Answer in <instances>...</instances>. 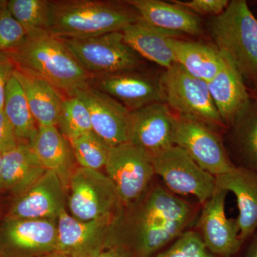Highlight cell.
<instances>
[{"label": "cell", "mask_w": 257, "mask_h": 257, "mask_svg": "<svg viewBox=\"0 0 257 257\" xmlns=\"http://www.w3.org/2000/svg\"><path fill=\"white\" fill-rule=\"evenodd\" d=\"M49 8L47 0H10L7 5V9L28 35L48 32Z\"/></svg>", "instance_id": "cell-28"}, {"label": "cell", "mask_w": 257, "mask_h": 257, "mask_svg": "<svg viewBox=\"0 0 257 257\" xmlns=\"http://www.w3.org/2000/svg\"><path fill=\"white\" fill-rule=\"evenodd\" d=\"M56 126L68 140L93 131L87 106L77 96L64 97Z\"/></svg>", "instance_id": "cell-30"}, {"label": "cell", "mask_w": 257, "mask_h": 257, "mask_svg": "<svg viewBox=\"0 0 257 257\" xmlns=\"http://www.w3.org/2000/svg\"><path fill=\"white\" fill-rule=\"evenodd\" d=\"M0 257H3V255H2L1 253H0Z\"/></svg>", "instance_id": "cell-42"}, {"label": "cell", "mask_w": 257, "mask_h": 257, "mask_svg": "<svg viewBox=\"0 0 257 257\" xmlns=\"http://www.w3.org/2000/svg\"><path fill=\"white\" fill-rule=\"evenodd\" d=\"M5 213H6V211H5L4 208H3V205L0 203V220L4 217Z\"/></svg>", "instance_id": "cell-39"}, {"label": "cell", "mask_w": 257, "mask_h": 257, "mask_svg": "<svg viewBox=\"0 0 257 257\" xmlns=\"http://www.w3.org/2000/svg\"><path fill=\"white\" fill-rule=\"evenodd\" d=\"M155 175L171 192L194 196L204 204L215 190V177L203 170L180 147L173 145L150 157Z\"/></svg>", "instance_id": "cell-10"}, {"label": "cell", "mask_w": 257, "mask_h": 257, "mask_svg": "<svg viewBox=\"0 0 257 257\" xmlns=\"http://www.w3.org/2000/svg\"><path fill=\"white\" fill-rule=\"evenodd\" d=\"M125 3L138 13L142 20L157 28L178 35L202 33L200 18L175 3L170 4L160 0H128Z\"/></svg>", "instance_id": "cell-22"}, {"label": "cell", "mask_w": 257, "mask_h": 257, "mask_svg": "<svg viewBox=\"0 0 257 257\" xmlns=\"http://www.w3.org/2000/svg\"><path fill=\"white\" fill-rule=\"evenodd\" d=\"M40 257H68L63 253L58 252V251H54V252L47 253V254L44 255V256Z\"/></svg>", "instance_id": "cell-37"}, {"label": "cell", "mask_w": 257, "mask_h": 257, "mask_svg": "<svg viewBox=\"0 0 257 257\" xmlns=\"http://www.w3.org/2000/svg\"><path fill=\"white\" fill-rule=\"evenodd\" d=\"M25 29L6 8L0 10V52H8L23 43L26 39Z\"/></svg>", "instance_id": "cell-32"}, {"label": "cell", "mask_w": 257, "mask_h": 257, "mask_svg": "<svg viewBox=\"0 0 257 257\" xmlns=\"http://www.w3.org/2000/svg\"><path fill=\"white\" fill-rule=\"evenodd\" d=\"M227 192L216 187L211 197L203 204L198 226L203 242L213 254L231 257L242 246L236 220L227 218L225 202Z\"/></svg>", "instance_id": "cell-15"}, {"label": "cell", "mask_w": 257, "mask_h": 257, "mask_svg": "<svg viewBox=\"0 0 257 257\" xmlns=\"http://www.w3.org/2000/svg\"><path fill=\"white\" fill-rule=\"evenodd\" d=\"M125 42L141 57L165 69L176 64L168 40L179 35L149 25L140 20L122 30Z\"/></svg>", "instance_id": "cell-24"}, {"label": "cell", "mask_w": 257, "mask_h": 257, "mask_svg": "<svg viewBox=\"0 0 257 257\" xmlns=\"http://www.w3.org/2000/svg\"><path fill=\"white\" fill-rule=\"evenodd\" d=\"M133 204L130 216L124 214L121 239L130 238L138 257H152L179 238L195 215L193 206L161 186L147 189Z\"/></svg>", "instance_id": "cell-1"}, {"label": "cell", "mask_w": 257, "mask_h": 257, "mask_svg": "<svg viewBox=\"0 0 257 257\" xmlns=\"http://www.w3.org/2000/svg\"><path fill=\"white\" fill-rule=\"evenodd\" d=\"M16 65L5 52H0V109L4 106L5 90L10 78L14 74Z\"/></svg>", "instance_id": "cell-34"}, {"label": "cell", "mask_w": 257, "mask_h": 257, "mask_svg": "<svg viewBox=\"0 0 257 257\" xmlns=\"http://www.w3.org/2000/svg\"><path fill=\"white\" fill-rule=\"evenodd\" d=\"M3 111L18 141L30 143L39 126L30 110L23 88L14 74L6 87Z\"/></svg>", "instance_id": "cell-26"}, {"label": "cell", "mask_w": 257, "mask_h": 257, "mask_svg": "<svg viewBox=\"0 0 257 257\" xmlns=\"http://www.w3.org/2000/svg\"><path fill=\"white\" fill-rule=\"evenodd\" d=\"M216 187L232 192L237 202L236 219L242 242L257 231V173L235 166L227 173L215 177Z\"/></svg>", "instance_id": "cell-19"}, {"label": "cell", "mask_w": 257, "mask_h": 257, "mask_svg": "<svg viewBox=\"0 0 257 257\" xmlns=\"http://www.w3.org/2000/svg\"><path fill=\"white\" fill-rule=\"evenodd\" d=\"M173 144L214 177L235 167L214 128L198 120L175 115Z\"/></svg>", "instance_id": "cell-9"}, {"label": "cell", "mask_w": 257, "mask_h": 257, "mask_svg": "<svg viewBox=\"0 0 257 257\" xmlns=\"http://www.w3.org/2000/svg\"><path fill=\"white\" fill-rule=\"evenodd\" d=\"M60 39L83 68L94 77L137 70L142 64V57L125 42L121 31Z\"/></svg>", "instance_id": "cell-7"}, {"label": "cell", "mask_w": 257, "mask_h": 257, "mask_svg": "<svg viewBox=\"0 0 257 257\" xmlns=\"http://www.w3.org/2000/svg\"><path fill=\"white\" fill-rule=\"evenodd\" d=\"M168 43L176 64L193 77L208 82L219 72L223 55L215 46L176 37L169 39Z\"/></svg>", "instance_id": "cell-25"}, {"label": "cell", "mask_w": 257, "mask_h": 257, "mask_svg": "<svg viewBox=\"0 0 257 257\" xmlns=\"http://www.w3.org/2000/svg\"><path fill=\"white\" fill-rule=\"evenodd\" d=\"M190 12L201 15L218 16L221 14L229 5L228 0H192V1H172Z\"/></svg>", "instance_id": "cell-33"}, {"label": "cell", "mask_w": 257, "mask_h": 257, "mask_svg": "<svg viewBox=\"0 0 257 257\" xmlns=\"http://www.w3.org/2000/svg\"><path fill=\"white\" fill-rule=\"evenodd\" d=\"M92 85L109 94L128 111L162 102L159 79L136 70L96 76Z\"/></svg>", "instance_id": "cell-17"}, {"label": "cell", "mask_w": 257, "mask_h": 257, "mask_svg": "<svg viewBox=\"0 0 257 257\" xmlns=\"http://www.w3.org/2000/svg\"><path fill=\"white\" fill-rule=\"evenodd\" d=\"M67 205L71 216L91 221L123 211L114 184L100 171L77 167L69 180Z\"/></svg>", "instance_id": "cell-8"}, {"label": "cell", "mask_w": 257, "mask_h": 257, "mask_svg": "<svg viewBox=\"0 0 257 257\" xmlns=\"http://www.w3.org/2000/svg\"><path fill=\"white\" fill-rule=\"evenodd\" d=\"M162 102L173 114L198 120L216 128L224 126L211 99L207 83L175 64L159 77Z\"/></svg>", "instance_id": "cell-6"}, {"label": "cell", "mask_w": 257, "mask_h": 257, "mask_svg": "<svg viewBox=\"0 0 257 257\" xmlns=\"http://www.w3.org/2000/svg\"><path fill=\"white\" fill-rule=\"evenodd\" d=\"M222 55V64L219 72L207 83L223 124L231 126L247 106L251 98L242 74L226 56Z\"/></svg>", "instance_id": "cell-18"}, {"label": "cell", "mask_w": 257, "mask_h": 257, "mask_svg": "<svg viewBox=\"0 0 257 257\" xmlns=\"http://www.w3.org/2000/svg\"><path fill=\"white\" fill-rule=\"evenodd\" d=\"M73 96L84 101L90 114L93 132L109 146L128 142L130 111L121 103L92 85L78 91Z\"/></svg>", "instance_id": "cell-16"}, {"label": "cell", "mask_w": 257, "mask_h": 257, "mask_svg": "<svg viewBox=\"0 0 257 257\" xmlns=\"http://www.w3.org/2000/svg\"><path fill=\"white\" fill-rule=\"evenodd\" d=\"M14 76L23 88L38 126H56L65 96L46 79L16 66Z\"/></svg>", "instance_id": "cell-21"}, {"label": "cell", "mask_w": 257, "mask_h": 257, "mask_svg": "<svg viewBox=\"0 0 257 257\" xmlns=\"http://www.w3.org/2000/svg\"><path fill=\"white\" fill-rule=\"evenodd\" d=\"M140 20L125 2L55 0L50 1L48 32L59 38H87L122 31Z\"/></svg>", "instance_id": "cell-3"}, {"label": "cell", "mask_w": 257, "mask_h": 257, "mask_svg": "<svg viewBox=\"0 0 257 257\" xmlns=\"http://www.w3.org/2000/svg\"><path fill=\"white\" fill-rule=\"evenodd\" d=\"M152 257H219L211 253L203 242L199 233H183L167 251Z\"/></svg>", "instance_id": "cell-31"}, {"label": "cell", "mask_w": 257, "mask_h": 257, "mask_svg": "<svg viewBox=\"0 0 257 257\" xmlns=\"http://www.w3.org/2000/svg\"><path fill=\"white\" fill-rule=\"evenodd\" d=\"M2 170H3V152H0V186L2 181Z\"/></svg>", "instance_id": "cell-38"}, {"label": "cell", "mask_w": 257, "mask_h": 257, "mask_svg": "<svg viewBox=\"0 0 257 257\" xmlns=\"http://www.w3.org/2000/svg\"><path fill=\"white\" fill-rule=\"evenodd\" d=\"M231 127L233 144L241 162L238 167L257 173V98L251 99Z\"/></svg>", "instance_id": "cell-27"}, {"label": "cell", "mask_w": 257, "mask_h": 257, "mask_svg": "<svg viewBox=\"0 0 257 257\" xmlns=\"http://www.w3.org/2000/svg\"><path fill=\"white\" fill-rule=\"evenodd\" d=\"M57 219L0 220V253L3 257H40L57 250Z\"/></svg>", "instance_id": "cell-12"}, {"label": "cell", "mask_w": 257, "mask_h": 257, "mask_svg": "<svg viewBox=\"0 0 257 257\" xmlns=\"http://www.w3.org/2000/svg\"><path fill=\"white\" fill-rule=\"evenodd\" d=\"M67 205V192L59 176L47 170L30 188L13 197L5 215L16 219H57Z\"/></svg>", "instance_id": "cell-14"}, {"label": "cell", "mask_w": 257, "mask_h": 257, "mask_svg": "<svg viewBox=\"0 0 257 257\" xmlns=\"http://www.w3.org/2000/svg\"><path fill=\"white\" fill-rule=\"evenodd\" d=\"M68 141L78 167L98 171L105 167L111 147L94 132Z\"/></svg>", "instance_id": "cell-29"}, {"label": "cell", "mask_w": 257, "mask_h": 257, "mask_svg": "<svg viewBox=\"0 0 257 257\" xmlns=\"http://www.w3.org/2000/svg\"><path fill=\"white\" fill-rule=\"evenodd\" d=\"M47 171L28 143L19 142L16 146L3 153L0 192L17 197L30 188Z\"/></svg>", "instance_id": "cell-23"}, {"label": "cell", "mask_w": 257, "mask_h": 257, "mask_svg": "<svg viewBox=\"0 0 257 257\" xmlns=\"http://www.w3.org/2000/svg\"><path fill=\"white\" fill-rule=\"evenodd\" d=\"M124 210L91 221H81L67 209L57 218V250L68 257H95L104 250L121 244Z\"/></svg>", "instance_id": "cell-5"}, {"label": "cell", "mask_w": 257, "mask_h": 257, "mask_svg": "<svg viewBox=\"0 0 257 257\" xmlns=\"http://www.w3.org/2000/svg\"><path fill=\"white\" fill-rule=\"evenodd\" d=\"M253 87H254V91H255V92H256V96H257V82L256 83V84H254V85H253Z\"/></svg>", "instance_id": "cell-41"}, {"label": "cell", "mask_w": 257, "mask_h": 257, "mask_svg": "<svg viewBox=\"0 0 257 257\" xmlns=\"http://www.w3.org/2000/svg\"><path fill=\"white\" fill-rule=\"evenodd\" d=\"M28 145L43 167L59 176L67 192L69 180L77 167L68 140L57 126H39L35 138Z\"/></svg>", "instance_id": "cell-20"}, {"label": "cell", "mask_w": 257, "mask_h": 257, "mask_svg": "<svg viewBox=\"0 0 257 257\" xmlns=\"http://www.w3.org/2000/svg\"><path fill=\"white\" fill-rule=\"evenodd\" d=\"M175 114L165 103L157 102L128 111V143L155 156L173 146Z\"/></svg>", "instance_id": "cell-13"}, {"label": "cell", "mask_w": 257, "mask_h": 257, "mask_svg": "<svg viewBox=\"0 0 257 257\" xmlns=\"http://www.w3.org/2000/svg\"><path fill=\"white\" fill-rule=\"evenodd\" d=\"M7 5H8V1H5V0H0V10L4 9L6 8Z\"/></svg>", "instance_id": "cell-40"}, {"label": "cell", "mask_w": 257, "mask_h": 257, "mask_svg": "<svg viewBox=\"0 0 257 257\" xmlns=\"http://www.w3.org/2000/svg\"><path fill=\"white\" fill-rule=\"evenodd\" d=\"M15 65L31 71L64 96L92 85L94 76L87 72L60 38L42 32L27 36L20 46L5 52Z\"/></svg>", "instance_id": "cell-2"}, {"label": "cell", "mask_w": 257, "mask_h": 257, "mask_svg": "<svg viewBox=\"0 0 257 257\" xmlns=\"http://www.w3.org/2000/svg\"><path fill=\"white\" fill-rule=\"evenodd\" d=\"M18 143L4 111L0 109V152L3 153L8 151L16 146Z\"/></svg>", "instance_id": "cell-35"}, {"label": "cell", "mask_w": 257, "mask_h": 257, "mask_svg": "<svg viewBox=\"0 0 257 257\" xmlns=\"http://www.w3.org/2000/svg\"><path fill=\"white\" fill-rule=\"evenodd\" d=\"M95 257H130L123 244L116 245L104 250Z\"/></svg>", "instance_id": "cell-36"}, {"label": "cell", "mask_w": 257, "mask_h": 257, "mask_svg": "<svg viewBox=\"0 0 257 257\" xmlns=\"http://www.w3.org/2000/svg\"><path fill=\"white\" fill-rule=\"evenodd\" d=\"M209 31L214 46L253 85L257 82V18L244 0H233L213 17Z\"/></svg>", "instance_id": "cell-4"}, {"label": "cell", "mask_w": 257, "mask_h": 257, "mask_svg": "<svg viewBox=\"0 0 257 257\" xmlns=\"http://www.w3.org/2000/svg\"><path fill=\"white\" fill-rule=\"evenodd\" d=\"M104 168L124 207L140 199L155 175L150 156L128 142L110 147Z\"/></svg>", "instance_id": "cell-11"}]
</instances>
